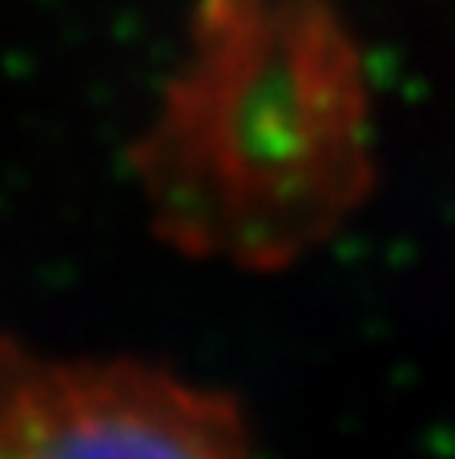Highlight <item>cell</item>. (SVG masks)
Masks as SVG:
<instances>
[{
    "label": "cell",
    "instance_id": "obj_1",
    "mask_svg": "<svg viewBox=\"0 0 455 459\" xmlns=\"http://www.w3.org/2000/svg\"><path fill=\"white\" fill-rule=\"evenodd\" d=\"M0 459H254L238 403L125 359L0 339Z\"/></svg>",
    "mask_w": 455,
    "mask_h": 459
}]
</instances>
